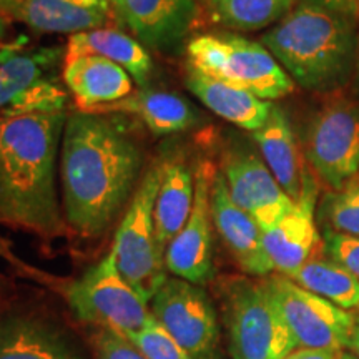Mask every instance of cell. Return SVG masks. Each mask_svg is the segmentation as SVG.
<instances>
[{
    "instance_id": "obj_2",
    "label": "cell",
    "mask_w": 359,
    "mask_h": 359,
    "mask_svg": "<svg viewBox=\"0 0 359 359\" xmlns=\"http://www.w3.org/2000/svg\"><path fill=\"white\" fill-rule=\"evenodd\" d=\"M65 120V111L0 118V224L43 238L64 233L55 172Z\"/></svg>"
},
{
    "instance_id": "obj_19",
    "label": "cell",
    "mask_w": 359,
    "mask_h": 359,
    "mask_svg": "<svg viewBox=\"0 0 359 359\" xmlns=\"http://www.w3.org/2000/svg\"><path fill=\"white\" fill-rule=\"evenodd\" d=\"M318 198L296 201L275 226L263 231V245L273 268L291 278L309 259L323 251V236L314 218Z\"/></svg>"
},
{
    "instance_id": "obj_27",
    "label": "cell",
    "mask_w": 359,
    "mask_h": 359,
    "mask_svg": "<svg viewBox=\"0 0 359 359\" xmlns=\"http://www.w3.org/2000/svg\"><path fill=\"white\" fill-rule=\"evenodd\" d=\"M323 230L359 236V178L326 193L318 212Z\"/></svg>"
},
{
    "instance_id": "obj_31",
    "label": "cell",
    "mask_w": 359,
    "mask_h": 359,
    "mask_svg": "<svg viewBox=\"0 0 359 359\" xmlns=\"http://www.w3.org/2000/svg\"><path fill=\"white\" fill-rule=\"evenodd\" d=\"M314 6L326 8V11L339 13L346 19L356 22L359 19V7L358 0H306Z\"/></svg>"
},
{
    "instance_id": "obj_30",
    "label": "cell",
    "mask_w": 359,
    "mask_h": 359,
    "mask_svg": "<svg viewBox=\"0 0 359 359\" xmlns=\"http://www.w3.org/2000/svg\"><path fill=\"white\" fill-rule=\"evenodd\" d=\"M95 359H147L127 339V336L111 330H98L93 336Z\"/></svg>"
},
{
    "instance_id": "obj_11",
    "label": "cell",
    "mask_w": 359,
    "mask_h": 359,
    "mask_svg": "<svg viewBox=\"0 0 359 359\" xmlns=\"http://www.w3.org/2000/svg\"><path fill=\"white\" fill-rule=\"evenodd\" d=\"M148 304L151 316L191 359H223L217 308L201 286L167 278Z\"/></svg>"
},
{
    "instance_id": "obj_6",
    "label": "cell",
    "mask_w": 359,
    "mask_h": 359,
    "mask_svg": "<svg viewBox=\"0 0 359 359\" xmlns=\"http://www.w3.org/2000/svg\"><path fill=\"white\" fill-rule=\"evenodd\" d=\"M65 55L57 47L17 37L0 42V118L65 111L67 95L58 79Z\"/></svg>"
},
{
    "instance_id": "obj_35",
    "label": "cell",
    "mask_w": 359,
    "mask_h": 359,
    "mask_svg": "<svg viewBox=\"0 0 359 359\" xmlns=\"http://www.w3.org/2000/svg\"><path fill=\"white\" fill-rule=\"evenodd\" d=\"M7 22H8L7 17H4L2 13H0V42H2L4 35L7 32Z\"/></svg>"
},
{
    "instance_id": "obj_15",
    "label": "cell",
    "mask_w": 359,
    "mask_h": 359,
    "mask_svg": "<svg viewBox=\"0 0 359 359\" xmlns=\"http://www.w3.org/2000/svg\"><path fill=\"white\" fill-rule=\"evenodd\" d=\"M122 19L143 47L172 52L198 22L195 0H111Z\"/></svg>"
},
{
    "instance_id": "obj_17",
    "label": "cell",
    "mask_w": 359,
    "mask_h": 359,
    "mask_svg": "<svg viewBox=\"0 0 359 359\" xmlns=\"http://www.w3.org/2000/svg\"><path fill=\"white\" fill-rule=\"evenodd\" d=\"M0 359H85L79 339L34 313L0 314Z\"/></svg>"
},
{
    "instance_id": "obj_34",
    "label": "cell",
    "mask_w": 359,
    "mask_h": 359,
    "mask_svg": "<svg viewBox=\"0 0 359 359\" xmlns=\"http://www.w3.org/2000/svg\"><path fill=\"white\" fill-rule=\"evenodd\" d=\"M353 80L354 87L359 92V37H358V47H356V55H354V65H353Z\"/></svg>"
},
{
    "instance_id": "obj_20",
    "label": "cell",
    "mask_w": 359,
    "mask_h": 359,
    "mask_svg": "<svg viewBox=\"0 0 359 359\" xmlns=\"http://www.w3.org/2000/svg\"><path fill=\"white\" fill-rule=\"evenodd\" d=\"M62 80L75 98L77 110L90 111L133 93V79L120 65L100 55L65 57Z\"/></svg>"
},
{
    "instance_id": "obj_18",
    "label": "cell",
    "mask_w": 359,
    "mask_h": 359,
    "mask_svg": "<svg viewBox=\"0 0 359 359\" xmlns=\"http://www.w3.org/2000/svg\"><path fill=\"white\" fill-rule=\"evenodd\" d=\"M212 218L241 271L258 278H266L275 271L264 250L262 228L233 201L222 172L215 173L212 183Z\"/></svg>"
},
{
    "instance_id": "obj_1",
    "label": "cell",
    "mask_w": 359,
    "mask_h": 359,
    "mask_svg": "<svg viewBox=\"0 0 359 359\" xmlns=\"http://www.w3.org/2000/svg\"><path fill=\"white\" fill-rule=\"evenodd\" d=\"M143 151L114 120L88 111L67 115L60 143L65 222L85 238L109 230L137 190Z\"/></svg>"
},
{
    "instance_id": "obj_29",
    "label": "cell",
    "mask_w": 359,
    "mask_h": 359,
    "mask_svg": "<svg viewBox=\"0 0 359 359\" xmlns=\"http://www.w3.org/2000/svg\"><path fill=\"white\" fill-rule=\"evenodd\" d=\"M323 250L327 258L341 264L359 280V236L323 230Z\"/></svg>"
},
{
    "instance_id": "obj_5",
    "label": "cell",
    "mask_w": 359,
    "mask_h": 359,
    "mask_svg": "<svg viewBox=\"0 0 359 359\" xmlns=\"http://www.w3.org/2000/svg\"><path fill=\"white\" fill-rule=\"evenodd\" d=\"M188 65L257 95L280 100L294 90L293 79L262 42L228 32L193 37L187 45Z\"/></svg>"
},
{
    "instance_id": "obj_21",
    "label": "cell",
    "mask_w": 359,
    "mask_h": 359,
    "mask_svg": "<svg viewBox=\"0 0 359 359\" xmlns=\"http://www.w3.org/2000/svg\"><path fill=\"white\" fill-rule=\"evenodd\" d=\"M187 87L215 115L236 127L257 132L266 123L273 103L235 85L210 77L187 64Z\"/></svg>"
},
{
    "instance_id": "obj_4",
    "label": "cell",
    "mask_w": 359,
    "mask_h": 359,
    "mask_svg": "<svg viewBox=\"0 0 359 359\" xmlns=\"http://www.w3.org/2000/svg\"><path fill=\"white\" fill-rule=\"evenodd\" d=\"M219 302L231 359H283L296 348L264 280L228 278Z\"/></svg>"
},
{
    "instance_id": "obj_10",
    "label": "cell",
    "mask_w": 359,
    "mask_h": 359,
    "mask_svg": "<svg viewBox=\"0 0 359 359\" xmlns=\"http://www.w3.org/2000/svg\"><path fill=\"white\" fill-rule=\"evenodd\" d=\"M296 348L343 351L351 341L356 316L283 275L264 278Z\"/></svg>"
},
{
    "instance_id": "obj_22",
    "label": "cell",
    "mask_w": 359,
    "mask_h": 359,
    "mask_svg": "<svg viewBox=\"0 0 359 359\" xmlns=\"http://www.w3.org/2000/svg\"><path fill=\"white\" fill-rule=\"evenodd\" d=\"M88 114L133 115L154 135L185 132L198 122V114L183 97L163 90L140 88L122 100L90 110Z\"/></svg>"
},
{
    "instance_id": "obj_25",
    "label": "cell",
    "mask_w": 359,
    "mask_h": 359,
    "mask_svg": "<svg viewBox=\"0 0 359 359\" xmlns=\"http://www.w3.org/2000/svg\"><path fill=\"white\" fill-rule=\"evenodd\" d=\"M290 280L346 311L359 308V280L327 258L325 250L304 263Z\"/></svg>"
},
{
    "instance_id": "obj_14",
    "label": "cell",
    "mask_w": 359,
    "mask_h": 359,
    "mask_svg": "<svg viewBox=\"0 0 359 359\" xmlns=\"http://www.w3.org/2000/svg\"><path fill=\"white\" fill-rule=\"evenodd\" d=\"M253 140L273 177L294 203L303 198H318L316 177L308 168L304 150L281 107L273 105L266 123L253 132Z\"/></svg>"
},
{
    "instance_id": "obj_37",
    "label": "cell",
    "mask_w": 359,
    "mask_h": 359,
    "mask_svg": "<svg viewBox=\"0 0 359 359\" xmlns=\"http://www.w3.org/2000/svg\"><path fill=\"white\" fill-rule=\"evenodd\" d=\"M358 7H359V0H358Z\"/></svg>"
},
{
    "instance_id": "obj_36",
    "label": "cell",
    "mask_w": 359,
    "mask_h": 359,
    "mask_svg": "<svg viewBox=\"0 0 359 359\" xmlns=\"http://www.w3.org/2000/svg\"><path fill=\"white\" fill-rule=\"evenodd\" d=\"M341 359H358V358L354 356V354H351V353H343V356H341Z\"/></svg>"
},
{
    "instance_id": "obj_12",
    "label": "cell",
    "mask_w": 359,
    "mask_h": 359,
    "mask_svg": "<svg viewBox=\"0 0 359 359\" xmlns=\"http://www.w3.org/2000/svg\"><path fill=\"white\" fill-rule=\"evenodd\" d=\"M217 170L201 161L195 173V200L190 218L165 250V268L173 276L203 286L215 276L212 235V183Z\"/></svg>"
},
{
    "instance_id": "obj_26",
    "label": "cell",
    "mask_w": 359,
    "mask_h": 359,
    "mask_svg": "<svg viewBox=\"0 0 359 359\" xmlns=\"http://www.w3.org/2000/svg\"><path fill=\"white\" fill-rule=\"evenodd\" d=\"M215 20L238 32L273 27L293 11L296 0H208Z\"/></svg>"
},
{
    "instance_id": "obj_9",
    "label": "cell",
    "mask_w": 359,
    "mask_h": 359,
    "mask_svg": "<svg viewBox=\"0 0 359 359\" xmlns=\"http://www.w3.org/2000/svg\"><path fill=\"white\" fill-rule=\"evenodd\" d=\"M65 296L80 321L123 336L140 330L151 316L148 303L120 275L111 253L72 281Z\"/></svg>"
},
{
    "instance_id": "obj_16",
    "label": "cell",
    "mask_w": 359,
    "mask_h": 359,
    "mask_svg": "<svg viewBox=\"0 0 359 359\" xmlns=\"http://www.w3.org/2000/svg\"><path fill=\"white\" fill-rule=\"evenodd\" d=\"M111 0H0V13L40 34L75 35L114 19Z\"/></svg>"
},
{
    "instance_id": "obj_8",
    "label": "cell",
    "mask_w": 359,
    "mask_h": 359,
    "mask_svg": "<svg viewBox=\"0 0 359 359\" xmlns=\"http://www.w3.org/2000/svg\"><path fill=\"white\" fill-rule=\"evenodd\" d=\"M309 167L331 190H341L359 173V103L341 90L327 93L309 120L304 140Z\"/></svg>"
},
{
    "instance_id": "obj_24",
    "label": "cell",
    "mask_w": 359,
    "mask_h": 359,
    "mask_svg": "<svg viewBox=\"0 0 359 359\" xmlns=\"http://www.w3.org/2000/svg\"><path fill=\"white\" fill-rule=\"evenodd\" d=\"M193 200H195V177L191 168L182 160L167 161L155 201L156 238L163 255L167 246L190 218Z\"/></svg>"
},
{
    "instance_id": "obj_28",
    "label": "cell",
    "mask_w": 359,
    "mask_h": 359,
    "mask_svg": "<svg viewBox=\"0 0 359 359\" xmlns=\"http://www.w3.org/2000/svg\"><path fill=\"white\" fill-rule=\"evenodd\" d=\"M127 339L147 359H191L154 316L140 330L127 334Z\"/></svg>"
},
{
    "instance_id": "obj_7",
    "label": "cell",
    "mask_w": 359,
    "mask_h": 359,
    "mask_svg": "<svg viewBox=\"0 0 359 359\" xmlns=\"http://www.w3.org/2000/svg\"><path fill=\"white\" fill-rule=\"evenodd\" d=\"M163 170L165 163H155L138 183L110 251L120 275L147 303L168 278L155 228V201Z\"/></svg>"
},
{
    "instance_id": "obj_13",
    "label": "cell",
    "mask_w": 359,
    "mask_h": 359,
    "mask_svg": "<svg viewBox=\"0 0 359 359\" xmlns=\"http://www.w3.org/2000/svg\"><path fill=\"white\" fill-rule=\"evenodd\" d=\"M222 173L233 201L258 223L262 231L275 226L293 210L294 201L251 148H230L223 156Z\"/></svg>"
},
{
    "instance_id": "obj_23",
    "label": "cell",
    "mask_w": 359,
    "mask_h": 359,
    "mask_svg": "<svg viewBox=\"0 0 359 359\" xmlns=\"http://www.w3.org/2000/svg\"><path fill=\"white\" fill-rule=\"evenodd\" d=\"M100 55L120 65L130 74L135 83L140 87L150 82L154 62L147 48L137 39L123 34L114 27H103L87 32L70 35L67 42L65 57Z\"/></svg>"
},
{
    "instance_id": "obj_33",
    "label": "cell",
    "mask_w": 359,
    "mask_h": 359,
    "mask_svg": "<svg viewBox=\"0 0 359 359\" xmlns=\"http://www.w3.org/2000/svg\"><path fill=\"white\" fill-rule=\"evenodd\" d=\"M348 349L349 353L354 354V356L359 359V314L356 316V325H354V331H353L351 341H349L348 344Z\"/></svg>"
},
{
    "instance_id": "obj_32",
    "label": "cell",
    "mask_w": 359,
    "mask_h": 359,
    "mask_svg": "<svg viewBox=\"0 0 359 359\" xmlns=\"http://www.w3.org/2000/svg\"><path fill=\"white\" fill-rule=\"evenodd\" d=\"M344 351L334 349H316V348H294L288 356L283 359H341Z\"/></svg>"
},
{
    "instance_id": "obj_3",
    "label": "cell",
    "mask_w": 359,
    "mask_h": 359,
    "mask_svg": "<svg viewBox=\"0 0 359 359\" xmlns=\"http://www.w3.org/2000/svg\"><path fill=\"white\" fill-rule=\"evenodd\" d=\"M358 37L353 20L303 0L264 32L262 43L294 83L331 93L353 74Z\"/></svg>"
}]
</instances>
